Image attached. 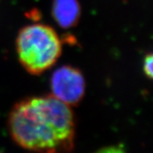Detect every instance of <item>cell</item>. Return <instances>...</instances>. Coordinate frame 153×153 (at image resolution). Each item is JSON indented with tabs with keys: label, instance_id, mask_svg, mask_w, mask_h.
I'll list each match as a JSON object with an SVG mask.
<instances>
[{
	"label": "cell",
	"instance_id": "obj_4",
	"mask_svg": "<svg viewBox=\"0 0 153 153\" xmlns=\"http://www.w3.org/2000/svg\"><path fill=\"white\" fill-rule=\"evenodd\" d=\"M80 15L81 6L78 0H53V18L62 28L68 29L75 26Z\"/></svg>",
	"mask_w": 153,
	"mask_h": 153
},
{
	"label": "cell",
	"instance_id": "obj_2",
	"mask_svg": "<svg viewBox=\"0 0 153 153\" xmlns=\"http://www.w3.org/2000/svg\"><path fill=\"white\" fill-rule=\"evenodd\" d=\"M16 45L20 63L34 75L51 68L62 53V42L56 31L42 24L23 27L16 37Z\"/></svg>",
	"mask_w": 153,
	"mask_h": 153
},
{
	"label": "cell",
	"instance_id": "obj_5",
	"mask_svg": "<svg viewBox=\"0 0 153 153\" xmlns=\"http://www.w3.org/2000/svg\"><path fill=\"white\" fill-rule=\"evenodd\" d=\"M143 71L148 78L152 79L153 73V57L152 53L146 55L144 59Z\"/></svg>",
	"mask_w": 153,
	"mask_h": 153
},
{
	"label": "cell",
	"instance_id": "obj_3",
	"mask_svg": "<svg viewBox=\"0 0 153 153\" xmlns=\"http://www.w3.org/2000/svg\"><path fill=\"white\" fill-rule=\"evenodd\" d=\"M52 95L68 105L78 104L85 91L84 76L78 69L62 66L54 71L51 77Z\"/></svg>",
	"mask_w": 153,
	"mask_h": 153
},
{
	"label": "cell",
	"instance_id": "obj_1",
	"mask_svg": "<svg viewBox=\"0 0 153 153\" xmlns=\"http://www.w3.org/2000/svg\"><path fill=\"white\" fill-rule=\"evenodd\" d=\"M13 140L29 151L70 152L74 147V114L53 95L30 97L16 103L10 113Z\"/></svg>",
	"mask_w": 153,
	"mask_h": 153
}]
</instances>
